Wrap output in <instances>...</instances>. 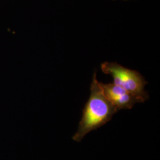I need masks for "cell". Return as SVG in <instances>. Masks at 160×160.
<instances>
[{"label": "cell", "instance_id": "3", "mask_svg": "<svg viewBox=\"0 0 160 160\" xmlns=\"http://www.w3.org/2000/svg\"><path fill=\"white\" fill-rule=\"evenodd\" d=\"M103 92L118 112L122 109H130L138 103H143L138 97L127 92L114 83L103 84L101 82Z\"/></svg>", "mask_w": 160, "mask_h": 160}, {"label": "cell", "instance_id": "1", "mask_svg": "<svg viewBox=\"0 0 160 160\" xmlns=\"http://www.w3.org/2000/svg\"><path fill=\"white\" fill-rule=\"evenodd\" d=\"M90 90L77 131L72 137L76 142H80L89 132L106 124L118 112L104 95L96 73L93 76Z\"/></svg>", "mask_w": 160, "mask_h": 160}, {"label": "cell", "instance_id": "2", "mask_svg": "<svg viewBox=\"0 0 160 160\" xmlns=\"http://www.w3.org/2000/svg\"><path fill=\"white\" fill-rule=\"evenodd\" d=\"M101 68L104 74L112 76L114 84L138 97L142 102L148 99V94L145 90L147 82L138 71L126 68L116 62H109L102 63Z\"/></svg>", "mask_w": 160, "mask_h": 160}]
</instances>
